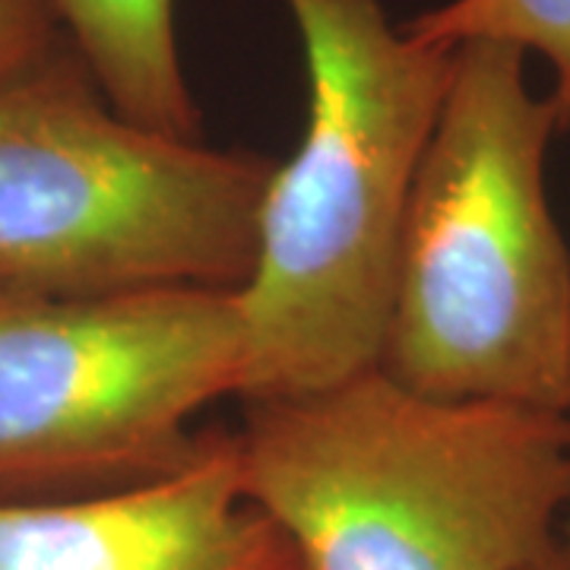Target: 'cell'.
<instances>
[{"instance_id":"obj_1","label":"cell","mask_w":570,"mask_h":570,"mask_svg":"<svg viewBox=\"0 0 570 570\" xmlns=\"http://www.w3.org/2000/svg\"><path fill=\"white\" fill-rule=\"evenodd\" d=\"M235 450L305 570H530L570 513V415L428 396L381 365L254 400Z\"/></svg>"},{"instance_id":"obj_6","label":"cell","mask_w":570,"mask_h":570,"mask_svg":"<svg viewBox=\"0 0 570 570\" xmlns=\"http://www.w3.org/2000/svg\"><path fill=\"white\" fill-rule=\"evenodd\" d=\"M0 570H305L250 501L235 434L127 489L0 504Z\"/></svg>"},{"instance_id":"obj_2","label":"cell","mask_w":570,"mask_h":570,"mask_svg":"<svg viewBox=\"0 0 570 570\" xmlns=\"http://www.w3.org/2000/svg\"><path fill=\"white\" fill-rule=\"evenodd\" d=\"M283 3L305 51L307 121L269 171L235 292L247 403L381 365L400 228L453 73V48L396 29L381 0Z\"/></svg>"},{"instance_id":"obj_10","label":"cell","mask_w":570,"mask_h":570,"mask_svg":"<svg viewBox=\"0 0 570 570\" xmlns=\"http://www.w3.org/2000/svg\"><path fill=\"white\" fill-rule=\"evenodd\" d=\"M530 570H570V549L564 542H558V546H554L542 561H535Z\"/></svg>"},{"instance_id":"obj_9","label":"cell","mask_w":570,"mask_h":570,"mask_svg":"<svg viewBox=\"0 0 570 570\" xmlns=\"http://www.w3.org/2000/svg\"><path fill=\"white\" fill-rule=\"evenodd\" d=\"M58 26L48 0H0V86L58 51Z\"/></svg>"},{"instance_id":"obj_4","label":"cell","mask_w":570,"mask_h":570,"mask_svg":"<svg viewBox=\"0 0 570 570\" xmlns=\"http://www.w3.org/2000/svg\"><path fill=\"white\" fill-rule=\"evenodd\" d=\"M273 165L124 118L77 51L0 86V288L238 292Z\"/></svg>"},{"instance_id":"obj_11","label":"cell","mask_w":570,"mask_h":570,"mask_svg":"<svg viewBox=\"0 0 570 570\" xmlns=\"http://www.w3.org/2000/svg\"><path fill=\"white\" fill-rule=\"evenodd\" d=\"M561 542L570 549V513H568V520H564V527H561Z\"/></svg>"},{"instance_id":"obj_5","label":"cell","mask_w":570,"mask_h":570,"mask_svg":"<svg viewBox=\"0 0 570 570\" xmlns=\"http://www.w3.org/2000/svg\"><path fill=\"white\" fill-rule=\"evenodd\" d=\"M242 390L235 292L61 298L0 288V504L168 475L200 444L194 419Z\"/></svg>"},{"instance_id":"obj_3","label":"cell","mask_w":570,"mask_h":570,"mask_svg":"<svg viewBox=\"0 0 570 570\" xmlns=\"http://www.w3.org/2000/svg\"><path fill=\"white\" fill-rule=\"evenodd\" d=\"M558 130L523 51L453 48L393 266L381 367L400 384L570 415V254L546 178Z\"/></svg>"},{"instance_id":"obj_7","label":"cell","mask_w":570,"mask_h":570,"mask_svg":"<svg viewBox=\"0 0 570 570\" xmlns=\"http://www.w3.org/2000/svg\"><path fill=\"white\" fill-rule=\"evenodd\" d=\"M92 82L124 118L200 137L175 36V0H48Z\"/></svg>"},{"instance_id":"obj_8","label":"cell","mask_w":570,"mask_h":570,"mask_svg":"<svg viewBox=\"0 0 570 570\" xmlns=\"http://www.w3.org/2000/svg\"><path fill=\"white\" fill-rule=\"evenodd\" d=\"M403 29L441 48L494 41L539 55L554 73L549 99L558 124L570 127V0H448L403 22Z\"/></svg>"}]
</instances>
